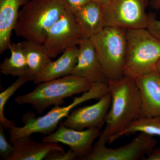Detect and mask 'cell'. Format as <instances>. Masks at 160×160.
Segmentation results:
<instances>
[{"mask_svg": "<svg viewBox=\"0 0 160 160\" xmlns=\"http://www.w3.org/2000/svg\"><path fill=\"white\" fill-rule=\"evenodd\" d=\"M111 103L106 126L98 141L106 144L135 120L140 117L141 95L134 78L124 76L117 80H108Z\"/></svg>", "mask_w": 160, "mask_h": 160, "instance_id": "1", "label": "cell"}, {"mask_svg": "<svg viewBox=\"0 0 160 160\" xmlns=\"http://www.w3.org/2000/svg\"><path fill=\"white\" fill-rule=\"evenodd\" d=\"M65 8L60 0H29L19 12L14 31L18 37L42 44Z\"/></svg>", "mask_w": 160, "mask_h": 160, "instance_id": "2", "label": "cell"}, {"mask_svg": "<svg viewBox=\"0 0 160 160\" xmlns=\"http://www.w3.org/2000/svg\"><path fill=\"white\" fill-rule=\"evenodd\" d=\"M92 83L73 75L39 83L29 93L18 96L15 102L19 105L30 104L39 114L52 105L60 106L64 99L78 93L85 92Z\"/></svg>", "mask_w": 160, "mask_h": 160, "instance_id": "3", "label": "cell"}, {"mask_svg": "<svg viewBox=\"0 0 160 160\" xmlns=\"http://www.w3.org/2000/svg\"><path fill=\"white\" fill-rule=\"evenodd\" d=\"M109 92L107 83H92L88 91L84 92L81 96L75 98L68 106H55L48 113L39 117L31 118L25 115L23 119L24 126H14L9 129V141L11 142L18 138L31 136L37 132L45 135L50 134L56 129L60 121L67 118L75 107L89 100L99 99Z\"/></svg>", "mask_w": 160, "mask_h": 160, "instance_id": "4", "label": "cell"}, {"mask_svg": "<svg viewBox=\"0 0 160 160\" xmlns=\"http://www.w3.org/2000/svg\"><path fill=\"white\" fill-rule=\"evenodd\" d=\"M127 30L106 26L89 38L107 80H117L124 76L127 50Z\"/></svg>", "mask_w": 160, "mask_h": 160, "instance_id": "5", "label": "cell"}, {"mask_svg": "<svg viewBox=\"0 0 160 160\" xmlns=\"http://www.w3.org/2000/svg\"><path fill=\"white\" fill-rule=\"evenodd\" d=\"M124 76L137 77L156 69L160 59V41L147 28L127 30Z\"/></svg>", "mask_w": 160, "mask_h": 160, "instance_id": "6", "label": "cell"}, {"mask_svg": "<svg viewBox=\"0 0 160 160\" xmlns=\"http://www.w3.org/2000/svg\"><path fill=\"white\" fill-rule=\"evenodd\" d=\"M102 5L105 27L126 30L147 28L149 0H106Z\"/></svg>", "mask_w": 160, "mask_h": 160, "instance_id": "7", "label": "cell"}, {"mask_svg": "<svg viewBox=\"0 0 160 160\" xmlns=\"http://www.w3.org/2000/svg\"><path fill=\"white\" fill-rule=\"evenodd\" d=\"M156 140L152 136L139 132L128 144L118 148L106 147V144L97 141L89 153L82 160H138L145 158L156 146Z\"/></svg>", "mask_w": 160, "mask_h": 160, "instance_id": "8", "label": "cell"}, {"mask_svg": "<svg viewBox=\"0 0 160 160\" xmlns=\"http://www.w3.org/2000/svg\"><path fill=\"white\" fill-rule=\"evenodd\" d=\"M82 39L73 14L65 9L59 19L49 29L42 44L52 59L70 47L78 46Z\"/></svg>", "mask_w": 160, "mask_h": 160, "instance_id": "9", "label": "cell"}, {"mask_svg": "<svg viewBox=\"0 0 160 160\" xmlns=\"http://www.w3.org/2000/svg\"><path fill=\"white\" fill-rule=\"evenodd\" d=\"M111 103V95L109 92L95 104L74 109L62 123L68 128L78 130L100 129L106 123Z\"/></svg>", "mask_w": 160, "mask_h": 160, "instance_id": "10", "label": "cell"}, {"mask_svg": "<svg viewBox=\"0 0 160 160\" xmlns=\"http://www.w3.org/2000/svg\"><path fill=\"white\" fill-rule=\"evenodd\" d=\"M101 133L99 128L78 130L68 128L61 123L57 130L43 138L42 142L67 145L77 154L80 160L91 151L95 140L99 137Z\"/></svg>", "mask_w": 160, "mask_h": 160, "instance_id": "11", "label": "cell"}, {"mask_svg": "<svg viewBox=\"0 0 160 160\" xmlns=\"http://www.w3.org/2000/svg\"><path fill=\"white\" fill-rule=\"evenodd\" d=\"M78 61L72 75L91 83H108L99 60L89 38H82L78 45Z\"/></svg>", "mask_w": 160, "mask_h": 160, "instance_id": "12", "label": "cell"}, {"mask_svg": "<svg viewBox=\"0 0 160 160\" xmlns=\"http://www.w3.org/2000/svg\"><path fill=\"white\" fill-rule=\"evenodd\" d=\"M142 106L140 118L160 116V77L155 69L134 78Z\"/></svg>", "mask_w": 160, "mask_h": 160, "instance_id": "13", "label": "cell"}, {"mask_svg": "<svg viewBox=\"0 0 160 160\" xmlns=\"http://www.w3.org/2000/svg\"><path fill=\"white\" fill-rule=\"evenodd\" d=\"M11 143L13 150L7 160H42L50 152L64 151L58 143L38 142L30 136L18 138Z\"/></svg>", "mask_w": 160, "mask_h": 160, "instance_id": "14", "label": "cell"}, {"mask_svg": "<svg viewBox=\"0 0 160 160\" xmlns=\"http://www.w3.org/2000/svg\"><path fill=\"white\" fill-rule=\"evenodd\" d=\"M73 15L82 38H90L105 27L102 5L98 2H89Z\"/></svg>", "mask_w": 160, "mask_h": 160, "instance_id": "15", "label": "cell"}, {"mask_svg": "<svg viewBox=\"0 0 160 160\" xmlns=\"http://www.w3.org/2000/svg\"><path fill=\"white\" fill-rule=\"evenodd\" d=\"M29 0H0V54L8 49L19 9Z\"/></svg>", "mask_w": 160, "mask_h": 160, "instance_id": "16", "label": "cell"}, {"mask_svg": "<svg viewBox=\"0 0 160 160\" xmlns=\"http://www.w3.org/2000/svg\"><path fill=\"white\" fill-rule=\"evenodd\" d=\"M78 46L66 49L58 59L52 62L35 79L34 84L48 82L72 75L78 61Z\"/></svg>", "mask_w": 160, "mask_h": 160, "instance_id": "17", "label": "cell"}, {"mask_svg": "<svg viewBox=\"0 0 160 160\" xmlns=\"http://www.w3.org/2000/svg\"><path fill=\"white\" fill-rule=\"evenodd\" d=\"M27 62V77L33 81L52 62L43 44L25 40L21 42Z\"/></svg>", "mask_w": 160, "mask_h": 160, "instance_id": "18", "label": "cell"}, {"mask_svg": "<svg viewBox=\"0 0 160 160\" xmlns=\"http://www.w3.org/2000/svg\"><path fill=\"white\" fill-rule=\"evenodd\" d=\"M8 49L11 54L6 58L0 66V72L5 76L27 77V62L21 42H10Z\"/></svg>", "mask_w": 160, "mask_h": 160, "instance_id": "19", "label": "cell"}, {"mask_svg": "<svg viewBox=\"0 0 160 160\" xmlns=\"http://www.w3.org/2000/svg\"><path fill=\"white\" fill-rule=\"evenodd\" d=\"M137 132L160 137V116L139 118L119 133L110 139L108 143L111 144L124 136Z\"/></svg>", "mask_w": 160, "mask_h": 160, "instance_id": "20", "label": "cell"}, {"mask_svg": "<svg viewBox=\"0 0 160 160\" xmlns=\"http://www.w3.org/2000/svg\"><path fill=\"white\" fill-rule=\"evenodd\" d=\"M28 82L29 81L27 77H19L14 82L0 93V123L2 124L5 128L8 130L15 126V124L14 122L8 120L5 116L4 114L5 106L8 100L15 92Z\"/></svg>", "mask_w": 160, "mask_h": 160, "instance_id": "21", "label": "cell"}, {"mask_svg": "<svg viewBox=\"0 0 160 160\" xmlns=\"http://www.w3.org/2000/svg\"><path fill=\"white\" fill-rule=\"evenodd\" d=\"M4 126L0 123V156L1 159L7 160L12 152V146L6 139L4 131Z\"/></svg>", "mask_w": 160, "mask_h": 160, "instance_id": "22", "label": "cell"}, {"mask_svg": "<svg viewBox=\"0 0 160 160\" xmlns=\"http://www.w3.org/2000/svg\"><path fill=\"white\" fill-rule=\"evenodd\" d=\"M78 158L77 154L70 149L67 152L55 150L49 152L45 158L46 160H74Z\"/></svg>", "mask_w": 160, "mask_h": 160, "instance_id": "23", "label": "cell"}, {"mask_svg": "<svg viewBox=\"0 0 160 160\" xmlns=\"http://www.w3.org/2000/svg\"><path fill=\"white\" fill-rule=\"evenodd\" d=\"M92 0H60L67 11L72 14Z\"/></svg>", "mask_w": 160, "mask_h": 160, "instance_id": "24", "label": "cell"}, {"mask_svg": "<svg viewBox=\"0 0 160 160\" xmlns=\"http://www.w3.org/2000/svg\"><path fill=\"white\" fill-rule=\"evenodd\" d=\"M149 22L147 29L160 41V20L158 19L154 13L148 14Z\"/></svg>", "mask_w": 160, "mask_h": 160, "instance_id": "25", "label": "cell"}, {"mask_svg": "<svg viewBox=\"0 0 160 160\" xmlns=\"http://www.w3.org/2000/svg\"><path fill=\"white\" fill-rule=\"evenodd\" d=\"M145 160H160V149H154Z\"/></svg>", "mask_w": 160, "mask_h": 160, "instance_id": "26", "label": "cell"}, {"mask_svg": "<svg viewBox=\"0 0 160 160\" xmlns=\"http://www.w3.org/2000/svg\"><path fill=\"white\" fill-rule=\"evenodd\" d=\"M149 2L152 9H160V0H149Z\"/></svg>", "mask_w": 160, "mask_h": 160, "instance_id": "27", "label": "cell"}, {"mask_svg": "<svg viewBox=\"0 0 160 160\" xmlns=\"http://www.w3.org/2000/svg\"><path fill=\"white\" fill-rule=\"evenodd\" d=\"M155 70L157 72L158 74H159V75L160 77V60H159L157 64Z\"/></svg>", "mask_w": 160, "mask_h": 160, "instance_id": "28", "label": "cell"}, {"mask_svg": "<svg viewBox=\"0 0 160 160\" xmlns=\"http://www.w3.org/2000/svg\"><path fill=\"white\" fill-rule=\"evenodd\" d=\"M93 1H95V2H98L101 4H102L103 3L105 2L106 1V0H92Z\"/></svg>", "mask_w": 160, "mask_h": 160, "instance_id": "29", "label": "cell"}]
</instances>
